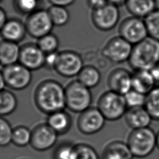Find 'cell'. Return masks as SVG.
Masks as SVG:
<instances>
[{
  "label": "cell",
  "instance_id": "obj_13",
  "mask_svg": "<svg viewBox=\"0 0 159 159\" xmlns=\"http://www.w3.org/2000/svg\"><path fill=\"white\" fill-rule=\"evenodd\" d=\"M58 136V135L47 123L40 124L32 130L30 145L36 151H47L55 146Z\"/></svg>",
  "mask_w": 159,
  "mask_h": 159
},
{
  "label": "cell",
  "instance_id": "obj_41",
  "mask_svg": "<svg viewBox=\"0 0 159 159\" xmlns=\"http://www.w3.org/2000/svg\"><path fill=\"white\" fill-rule=\"evenodd\" d=\"M6 86L5 80L4 78V76L2 72V70H0V91L5 89V87Z\"/></svg>",
  "mask_w": 159,
  "mask_h": 159
},
{
  "label": "cell",
  "instance_id": "obj_1",
  "mask_svg": "<svg viewBox=\"0 0 159 159\" xmlns=\"http://www.w3.org/2000/svg\"><path fill=\"white\" fill-rule=\"evenodd\" d=\"M34 99L38 109L47 115L66 108L65 87L54 80L41 81L35 88Z\"/></svg>",
  "mask_w": 159,
  "mask_h": 159
},
{
  "label": "cell",
  "instance_id": "obj_37",
  "mask_svg": "<svg viewBox=\"0 0 159 159\" xmlns=\"http://www.w3.org/2000/svg\"><path fill=\"white\" fill-rule=\"evenodd\" d=\"M75 0H48L51 5L67 7L72 5Z\"/></svg>",
  "mask_w": 159,
  "mask_h": 159
},
{
  "label": "cell",
  "instance_id": "obj_20",
  "mask_svg": "<svg viewBox=\"0 0 159 159\" xmlns=\"http://www.w3.org/2000/svg\"><path fill=\"white\" fill-rule=\"evenodd\" d=\"M20 46L4 39L0 40V65L6 66L19 62Z\"/></svg>",
  "mask_w": 159,
  "mask_h": 159
},
{
  "label": "cell",
  "instance_id": "obj_19",
  "mask_svg": "<svg viewBox=\"0 0 159 159\" xmlns=\"http://www.w3.org/2000/svg\"><path fill=\"white\" fill-rule=\"evenodd\" d=\"M46 123L59 135L70 130L72 119L70 115L63 109L48 114Z\"/></svg>",
  "mask_w": 159,
  "mask_h": 159
},
{
  "label": "cell",
  "instance_id": "obj_11",
  "mask_svg": "<svg viewBox=\"0 0 159 159\" xmlns=\"http://www.w3.org/2000/svg\"><path fill=\"white\" fill-rule=\"evenodd\" d=\"M120 16L119 7L107 3L100 8L92 10L91 19L96 29L101 31L107 32L117 25Z\"/></svg>",
  "mask_w": 159,
  "mask_h": 159
},
{
  "label": "cell",
  "instance_id": "obj_12",
  "mask_svg": "<svg viewBox=\"0 0 159 159\" xmlns=\"http://www.w3.org/2000/svg\"><path fill=\"white\" fill-rule=\"evenodd\" d=\"M106 119L97 107H90L80 113L76 125L79 131L84 135H93L101 131Z\"/></svg>",
  "mask_w": 159,
  "mask_h": 159
},
{
  "label": "cell",
  "instance_id": "obj_31",
  "mask_svg": "<svg viewBox=\"0 0 159 159\" xmlns=\"http://www.w3.org/2000/svg\"><path fill=\"white\" fill-rule=\"evenodd\" d=\"M75 145L64 142L55 148L53 153V159H75Z\"/></svg>",
  "mask_w": 159,
  "mask_h": 159
},
{
  "label": "cell",
  "instance_id": "obj_30",
  "mask_svg": "<svg viewBox=\"0 0 159 159\" xmlns=\"http://www.w3.org/2000/svg\"><path fill=\"white\" fill-rule=\"evenodd\" d=\"M12 5L16 12L28 16L39 9V0H12Z\"/></svg>",
  "mask_w": 159,
  "mask_h": 159
},
{
  "label": "cell",
  "instance_id": "obj_14",
  "mask_svg": "<svg viewBox=\"0 0 159 159\" xmlns=\"http://www.w3.org/2000/svg\"><path fill=\"white\" fill-rule=\"evenodd\" d=\"M45 58V54L37 43H27L20 46L19 63L31 71L44 67Z\"/></svg>",
  "mask_w": 159,
  "mask_h": 159
},
{
  "label": "cell",
  "instance_id": "obj_43",
  "mask_svg": "<svg viewBox=\"0 0 159 159\" xmlns=\"http://www.w3.org/2000/svg\"><path fill=\"white\" fill-rule=\"evenodd\" d=\"M2 1V0H0V3H1Z\"/></svg>",
  "mask_w": 159,
  "mask_h": 159
},
{
  "label": "cell",
  "instance_id": "obj_7",
  "mask_svg": "<svg viewBox=\"0 0 159 159\" xmlns=\"http://www.w3.org/2000/svg\"><path fill=\"white\" fill-rule=\"evenodd\" d=\"M1 70L6 85L11 89L23 90L28 87L32 81V71L19 62L2 66Z\"/></svg>",
  "mask_w": 159,
  "mask_h": 159
},
{
  "label": "cell",
  "instance_id": "obj_6",
  "mask_svg": "<svg viewBox=\"0 0 159 159\" xmlns=\"http://www.w3.org/2000/svg\"><path fill=\"white\" fill-rule=\"evenodd\" d=\"M24 23L27 34L36 39L52 33L54 27L47 9H37L27 16Z\"/></svg>",
  "mask_w": 159,
  "mask_h": 159
},
{
  "label": "cell",
  "instance_id": "obj_24",
  "mask_svg": "<svg viewBox=\"0 0 159 159\" xmlns=\"http://www.w3.org/2000/svg\"><path fill=\"white\" fill-rule=\"evenodd\" d=\"M17 104V97L13 92L6 89L0 91V116L4 117L13 113Z\"/></svg>",
  "mask_w": 159,
  "mask_h": 159
},
{
  "label": "cell",
  "instance_id": "obj_29",
  "mask_svg": "<svg viewBox=\"0 0 159 159\" xmlns=\"http://www.w3.org/2000/svg\"><path fill=\"white\" fill-rule=\"evenodd\" d=\"M144 20L148 36L159 41V8H157Z\"/></svg>",
  "mask_w": 159,
  "mask_h": 159
},
{
  "label": "cell",
  "instance_id": "obj_3",
  "mask_svg": "<svg viewBox=\"0 0 159 159\" xmlns=\"http://www.w3.org/2000/svg\"><path fill=\"white\" fill-rule=\"evenodd\" d=\"M134 157L143 158L150 155L156 144V133L150 128L132 129L126 142Z\"/></svg>",
  "mask_w": 159,
  "mask_h": 159
},
{
  "label": "cell",
  "instance_id": "obj_32",
  "mask_svg": "<svg viewBox=\"0 0 159 159\" xmlns=\"http://www.w3.org/2000/svg\"><path fill=\"white\" fill-rule=\"evenodd\" d=\"M75 159H101L97 151L92 146L85 143L75 144Z\"/></svg>",
  "mask_w": 159,
  "mask_h": 159
},
{
  "label": "cell",
  "instance_id": "obj_4",
  "mask_svg": "<svg viewBox=\"0 0 159 159\" xmlns=\"http://www.w3.org/2000/svg\"><path fill=\"white\" fill-rule=\"evenodd\" d=\"M65 90L66 108L69 111L80 114L91 107L93 96L90 89L77 79L70 82Z\"/></svg>",
  "mask_w": 159,
  "mask_h": 159
},
{
  "label": "cell",
  "instance_id": "obj_9",
  "mask_svg": "<svg viewBox=\"0 0 159 159\" xmlns=\"http://www.w3.org/2000/svg\"><path fill=\"white\" fill-rule=\"evenodd\" d=\"M84 66L83 59L78 53L71 50H65L58 52L54 70L63 77L73 78L78 75Z\"/></svg>",
  "mask_w": 159,
  "mask_h": 159
},
{
  "label": "cell",
  "instance_id": "obj_25",
  "mask_svg": "<svg viewBox=\"0 0 159 159\" xmlns=\"http://www.w3.org/2000/svg\"><path fill=\"white\" fill-rule=\"evenodd\" d=\"M144 107L153 120L159 121V85H156L146 94Z\"/></svg>",
  "mask_w": 159,
  "mask_h": 159
},
{
  "label": "cell",
  "instance_id": "obj_22",
  "mask_svg": "<svg viewBox=\"0 0 159 159\" xmlns=\"http://www.w3.org/2000/svg\"><path fill=\"white\" fill-rule=\"evenodd\" d=\"M125 6L133 16L145 19L157 9L156 0H127Z\"/></svg>",
  "mask_w": 159,
  "mask_h": 159
},
{
  "label": "cell",
  "instance_id": "obj_15",
  "mask_svg": "<svg viewBox=\"0 0 159 159\" xmlns=\"http://www.w3.org/2000/svg\"><path fill=\"white\" fill-rule=\"evenodd\" d=\"M132 73L122 67L111 70L107 79L109 89L122 95L126 94L132 89Z\"/></svg>",
  "mask_w": 159,
  "mask_h": 159
},
{
  "label": "cell",
  "instance_id": "obj_40",
  "mask_svg": "<svg viewBox=\"0 0 159 159\" xmlns=\"http://www.w3.org/2000/svg\"><path fill=\"white\" fill-rule=\"evenodd\" d=\"M127 0H106L107 2L117 7H119L122 5H125V3Z\"/></svg>",
  "mask_w": 159,
  "mask_h": 159
},
{
  "label": "cell",
  "instance_id": "obj_28",
  "mask_svg": "<svg viewBox=\"0 0 159 159\" xmlns=\"http://www.w3.org/2000/svg\"><path fill=\"white\" fill-rule=\"evenodd\" d=\"M36 43L45 54H48L58 51L60 41L56 35L50 33L37 39Z\"/></svg>",
  "mask_w": 159,
  "mask_h": 159
},
{
  "label": "cell",
  "instance_id": "obj_17",
  "mask_svg": "<svg viewBox=\"0 0 159 159\" xmlns=\"http://www.w3.org/2000/svg\"><path fill=\"white\" fill-rule=\"evenodd\" d=\"M124 119L126 124L132 129L148 127L153 120L144 107L128 108Z\"/></svg>",
  "mask_w": 159,
  "mask_h": 159
},
{
  "label": "cell",
  "instance_id": "obj_16",
  "mask_svg": "<svg viewBox=\"0 0 159 159\" xmlns=\"http://www.w3.org/2000/svg\"><path fill=\"white\" fill-rule=\"evenodd\" d=\"M27 34L24 22L15 17L7 18L0 30L2 39L17 43L25 39Z\"/></svg>",
  "mask_w": 159,
  "mask_h": 159
},
{
  "label": "cell",
  "instance_id": "obj_39",
  "mask_svg": "<svg viewBox=\"0 0 159 159\" xmlns=\"http://www.w3.org/2000/svg\"><path fill=\"white\" fill-rule=\"evenodd\" d=\"M7 19V17L5 10L0 6V30Z\"/></svg>",
  "mask_w": 159,
  "mask_h": 159
},
{
  "label": "cell",
  "instance_id": "obj_10",
  "mask_svg": "<svg viewBox=\"0 0 159 159\" xmlns=\"http://www.w3.org/2000/svg\"><path fill=\"white\" fill-rule=\"evenodd\" d=\"M133 45L120 35L111 38L103 47L101 53L108 61L114 63L128 61Z\"/></svg>",
  "mask_w": 159,
  "mask_h": 159
},
{
  "label": "cell",
  "instance_id": "obj_5",
  "mask_svg": "<svg viewBox=\"0 0 159 159\" xmlns=\"http://www.w3.org/2000/svg\"><path fill=\"white\" fill-rule=\"evenodd\" d=\"M96 107L106 120L112 122L124 117L128 109L124 95L109 89L101 94Z\"/></svg>",
  "mask_w": 159,
  "mask_h": 159
},
{
  "label": "cell",
  "instance_id": "obj_34",
  "mask_svg": "<svg viewBox=\"0 0 159 159\" xmlns=\"http://www.w3.org/2000/svg\"><path fill=\"white\" fill-rule=\"evenodd\" d=\"M12 130L9 121L0 116V147H6L11 143Z\"/></svg>",
  "mask_w": 159,
  "mask_h": 159
},
{
  "label": "cell",
  "instance_id": "obj_8",
  "mask_svg": "<svg viewBox=\"0 0 159 159\" xmlns=\"http://www.w3.org/2000/svg\"><path fill=\"white\" fill-rule=\"evenodd\" d=\"M119 35L134 45L148 37L144 19L130 16L124 19L118 29Z\"/></svg>",
  "mask_w": 159,
  "mask_h": 159
},
{
  "label": "cell",
  "instance_id": "obj_27",
  "mask_svg": "<svg viewBox=\"0 0 159 159\" xmlns=\"http://www.w3.org/2000/svg\"><path fill=\"white\" fill-rule=\"evenodd\" d=\"M32 130L24 125H18L13 128L11 143L18 147H25L30 143Z\"/></svg>",
  "mask_w": 159,
  "mask_h": 159
},
{
  "label": "cell",
  "instance_id": "obj_18",
  "mask_svg": "<svg viewBox=\"0 0 159 159\" xmlns=\"http://www.w3.org/2000/svg\"><path fill=\"white\" fill-rule=\"evenodd\" d=\"M126 142L122 140H113L109 142L104 147L101 159H133Z\"/></svg>",
  "mask_w": 159,
  "mask_h": 159
},
{
  "label": "cell",
  "instance_id": "obj_42",
  "mask_svg": "<svg viewBox=\"0 0 159 159\" xmlns=\"http://www.w3.org/2000/svg\"><path fill=\"white\" fill-rule=\"evenodd\" d=\"M156 144L157 147L159 149V130L156 133Z\"/></svg>",
  "mask_w": 159,
  "mask_h": 159
},
{
  "label": "cell",
  "instance_id": "obj_38",
  "mask_svg": "<svg viewBox=\"0 0 159 159\" xmlns=\"http://www.w3.org/2000/svg\"><path fill=\"white\" fill-rule=\"evenodd\" d=\"M156 83H159V63L149 70Z\"/></svg>",
  "mask_w": 159,
  "mask_h": 159
},
{
  "label": "cell",
  "instance_id": "obj_26",
  "mask_svg": "<svg viewBox=\"0 0 159 159\" xmlns=\"http://www.w3.org/2000/svg\"><path fill=\"white\" fill-rule=\"evenodd\" d=\"M47 11L54 26L63 27L70 21V14L66 7L51 5Z\"/></svg>",
  "mask_w": 159,
  "mask_h": 159
},
{
  "label": "cell",
  "instance_id": "obj_36",
  "mask_svg": "<svg viewBox=\"0 0 159 159\" xmlns=\"http://www.w3.org/2000/svg\"><path fill=\"white\" fill-rule=\"evenodd\" d=\"M107 3L106 0H87V4L92 10L100 8Z\"/></svg>",
  "mask_w": 159,
  "mask_h": 159
},
{
  "label": "cell",
  "instance_id": "obj_2",
  "mask_svg": "<svg viewBox=\"0 0 159 159\" xmlns=\"http://www.w3.org/2000/svg\"><path fill=\"white\" fill-rule=\"evenodd\" d=\"M128 63L134 71H149L159 63V41L148 36L133 45Z\"/></svg>",
  "mask_w": 159,
  "mask_h": 159
},
{
  "label": "cell",
  "instance_id": "obj_33",
  "mask_svg": "<svg viewBox=\"0 0 159 159\" xmlns=\"http://www.w3.org/2000/svg\"><path fill=\"white\" fill-rule=\"evenodd\" d=\"M128 108L144 107L146 95L133 89L124 95Z\"/></svg>",
  "mask_w": 159,
  "mask_h": 159
},
{
  "label": "cell",
  "instance_id": "obj_35",
  "mask_svg": "<svg viewBox=\"0 0 159 159\" xmlns=\"http://www.w3.org/2000/svg\"><path fill=\"white\" fill-rule=\"evenodd\" d=\"M58 56V52L45 54L44 67L49 70H54L56 66Z\"/></svg>",
  "mask_w": 159,
  "mask_h": 159
},
{
  "label": "cell",
  "instance_id": "obj_23",
  "mask_svg": "<svg viewBox=\"0 0 159 159\" xmlns=\"http://www.w3.org/2000/svg\"><path fill=\"white\" fill-rule=\"evenodd\" d=\"M77 80L89 89L95 88L101 82V71L94 65H84L77 76Z\"/></svg>",
  "mask_w": 159,
  "mask_h": 159
},
{
  "label": "cell",
  "instance_id": "obj_21",
  "mask_svg": "<svg viewBox=\"0 0 159 159\" xmlns=\"http://www.w3.org/2000/svg\"><path fill=\"white\" fill-rule=\"evenodd\" d=\"M156 82L148 70H134L132 73V89L142 94H148Z\"/></svg>",
  "mask_w": 159,
  "mask_h": 159
}]
</instances>
